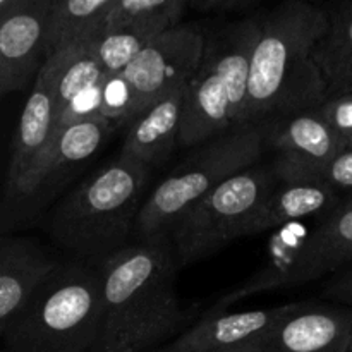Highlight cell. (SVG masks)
<instances>
[{
	"mask_svg": "<svg viewBox=\"0 0 352 352\" xmlns=\"http://www.w3.org/2000/svg\"><path fill=\"white\" fill-rule=\"evenodd\" d=\"M150 174L146 165L119 155L60 199L48 219L50 237L74 260L100 267L136 237Z\"/></svg>",
	"mask_w": 352,
	"mask_h": 352,
	"instance_id": "obj_3",
	"label": "cell"
},
{
	"mask_svg": "<svg viewBox=\"0 0 352 352\" xmlns=\"http://www.w3.org/2000/svg\"><path fill=\"white\" fill-rule=\"evenodd\" d=\"M349 352H352V339H351V346H349Z\"/></svg>",
	"mask_w": 352,
	"mask_h": 352,
	"instance_id": "obj_33",
	"label": "cell"
},
{
	"mask_svg": "<svg viewBox=\"0 0 352 352\" xmlns=\"http://www.w3.org/2000/svg\"><path fill=\"white\" fill-rule=\"evenodd\" d=\"M100 117L109 120L113 127H126L133 117V93L120 72L107 76L103 81Z\"/></svg>",
	"mask_w": 352,
	"mask_h": 352,
	"instance_id": "obj_24",
	"label": "cell"
},
{
	"mask_svg": "<svg viewBox=\"0 0 352 352\" xmlns=\"http://www.w3.org/2000/svg\"><path fill=\"white\" fill-rule=\"evenodd\" d=\"M342 199L323 181H277L248 223L244 237L272 232L289 222L325 219Z\"/></svg>",
	"mask_w": 352,
	"mask_h": 352,
	"instance_id": "obj_18",
	"label": "cell"
},
{
	"mask_svg": "<svg viewBox=\"0 0 352 352\" xmlns=\"http://www.w3.org/2000/svg\"><path fill=\"white\" fill-rule=\"evenodd\" d=\"M58 261L31 237L0 239V352L6 330Z\"/></svg>",
	"mask_w": 352,
	"mask_h": 352,
	"instance_id": "obj_16",
	"label": "cell"
},
{
	"mask_svg": "<svg viewBox=\"0 0 352 352\" xmlns=\"http://www.w3.org/2000/svg\"><path fill=\"white\" fill-rule=\"evenodd\" d=\"M323 298L352 308V268L337 275L332 282L325 285L323 289Z\"/></svg>",
	"mask_w": 352,
	"mask_h": 352,
	"instance_id": "obj_27",
	"label": "cell"
},
{
	"mask_svg": "<svg viewBox=\"0 0 352 352\" xmlns=\"http://www.w3.org/2000/svg\"><path fill=\"white\" fill-rule=\"evenodd\" d=\"M186 86L167 93L127 122L126 138L120 148L122 157L133 158L150 170L170 158L179 146Z\"/></svg>",
	"mask_w": 352,
	"mask_h": 352,
	"instance_id": "obj_17",
	"label": "cell"
},
{
	"mask_svg": "<svg viewBox=\"0 0 352 352\" xmlns=\"http://www.w3.org/2000/svg\"><path fill=\"white\" fill-rule=\"evenodd\" d=\"M342 150L320 107L292 112L270 122L268 160L277 181H322L323 170Z\"/></svg>",
	"mask_w": 352,
	"mask_h": 352,
	"instance_id": "obj_11",
	"label": "cell"
},
{
	"mask_svg": "<svg viewBox=\"0 0 352 352\" xmlns=\"http://www.w3.org/2000/svg\"><path fill=\"white\" fill-rule=\"evenodd\" d=\"M116 127L103 117L57 127L50 143L21 182L16 198L0 215V239L12 236L52 203L65 182L100 151Z\"/></svg>",
	"mask_w": 352,
	"mask_h": 352,
	"instance_id": "obj_8",
	"label": "cell"
},
{
	"mask_svg": "<svg viewBox=\"0 0 352 352\" xmlns=\"http://www.w3.org/2000/svg\"><path fill=\"white\" fill-rule=\"evenodd\" d=\"M320 220L289 222L272 230L261 267L206 313L223 311L250 296L298 287L323 277L315 248V232Z\"/></svg>",
	"mask_w": 352,
	"mask_h": 352,
	"instance_id": "obj_10",
	"label": "cell"
},
{
	"mask_svg": "<svg viewBox=\"0 0 352 352\" xmlns=\"http://www.w3.org/2000/svg\"><path fill=\"white\" fill-rule=\"evenodd\" d=\"M325 24L323 7L309 0H284L261 14L243 126L274 122L325 102V82L313 58Z\"/></svg>",
	"mask_w": 352,
	"mask_h": 352,
	"instance_id": "obj_2",
	"label": "cell"
},
{
	"mask_svg": "<svg viewBox=\"0 0 352 352\" xmlns=\"http://www.w3.org/2000/svg\"><path fill=\"white\" fill-rule=\"evenodd\" d=\"M260 16L226 23L203 33V55L182 105L179 146L195 148L243 126L251 52Z\"/></svg>",
	"mask_w": 352,
	"mask_h": 352,
	"instance_id": "obj_5",
	"label": "cell"
},
{
	"mask_svg": "<svg viewBox=\"0 0 352 352\" xmlns=\"http://www.w3.org/2000/svg\"><path fill=\"white\" fill-rule=\"evenodd\" d=\"M160 352H201V351H160ZM208 352H260L258 351V346L254 347H243V349H232V351H208Z\"/></svg>",
	"mask_w": 352,
	"mask_h": 352,
	"instance_id": "obj_29",
	"label": "cell"
},
{
	"mask_svg": "<svg viewBox=\"0 0 352 352\" xmlns=\"http://www.w3.org/2000/svg\"><path fill=\"white\" fill-rule=\"evenodd\" d=\"M6 96V91H3V78H2V58H0V98Z\"/></svg>",
	"mask_w": 352,
	"mask_h": 352,
	"instance_id": "obj_31",
	"label": "cell"
},
{
	"mask_svg": "<svg viewBox=\"0 0 352 352\" xmlns=\"http://www.w3.org/2000/svg\"><path fill=\"white\" fill-rule=\"evenodd\" d=\"M315 248L323 275L352 263V196L344 198L332 213L320 220Z\"/></svg>",
	"mask_w": 352,
	"mask_h": 352,
	"instance_id": "obj_22",
	"label": "cell"
},
{
	"mask_svg": "<svg viewBox=\"0 0 352 352\" xmlns=\"http://www.w3.org/2000/svg\"><path fill=\"white\" fill-rule=\"evenodd\" d=\"M322 181L342 198L352 196V148H344L333 157L323 170Z\"/></svg>",
	"mask_w": 352,
	"mask_h": 352,
	"instance_id": "obj_26",
	"label": "cell"
},
{
	"mask_svg": "<svg viewBox=\"0 0 352 352\" xmlns=\"http://www.w3.org/2000/svg\"><path fill=\"white\" fill-rule=\"evenodd\" d=\"M47 2H50V3H52V6H54V3H55V2H57V0H47Z\"/></svg>",
	"mask_w": 352,
	"mask_h": 352,
	"instance_id": "obj_32",
	"label": "cell"
},
{
	"mask_svg": "<svg viewBox=\"0 0 352 352\" xmlns=\"http://www.w3.org/2000/svg\"><path fill=\"white\" fill-rule=\"evenodd\" d=\"M102 329V277L82 261H58L6 330L2 352H93Z\"/></svg>",
	"mask_w": 352,
	"mask_h": 352,
	"instance_id": "obj_4",
	"label": "cell"
},
{
	"mask_svg": "<svg viewBox=\"0 0 352 352\" xmlns=\"http://www.w3.org/2000/svg\"><path fill=\"white\" fill-rule=\"evenodd\" d=\"M172 28L165 21L141 19L119 26L103 28L86 36L89 50L107 76L119 74L157 34Z\"/></svg>",
	"mask_w": 352,
	"mask_h": 352,
	"instance_id": "obj_20",
	"label": "cell"
},
{
	"mask_svg": "<svg viewBox=\"0 0 352 352\" xmlns=\"http://www.w3.org/2000/svg\"><path fill=\"white\" fill-rule=\"evenodd\" d=\"M275 184L270 164L260 160L186 210L167 230L177 267L206 260L244 237L248 223Z\"/></svg>",
	"mask_w": 352,
	"mask_h": 352,
	"instance_id": "obj_7",
	"label": "cell"
},
{
	"mask_svg": "<svg viewBox=\"0 0 352 352\" xmlns=\"http://www.w3.org/2000/svg\"><path fill=\"white\" fill-rule=\"evenodd\" d=\"M21 2H23V0H0V16H3L7 10H10L12 7H16L17 3Z\"/></svg>",
	"mask_w": 352,
	"mask_h": 352,
	"instance_id": "obj_30",
	"label": "cell"
},
{
	"mask_svg": "<svg viewBox=\"0 0 352 352\" xmlns=\"http://www.w3.org/2000/svg\"><path fill=\"white\" fill-rule=\"evenodd\" d=\"M52 3L23 0L0 16V58L6 95L36 78L47 58V31Z\"/></svg>",
	"mask_w": 352,
	"mask_h": 352,
	"instance_id": "obj_13",
	"label": "cell"
},
{
	"mask_svg": "<svg viewBox=\"0 0 352 352\" xmlns=\"http://www.w3.org/2000/svg\"><path fill=\"white\" fill-rule=\"evenodd\" d=\"M248 2L251 0H186V6H191L198 10H229L246 6Z\"/></svg>",
	"mask_w": 352,
	"mask_h": 352,
	"instance_id": "obj_28",
	"label": "cell"
},
{
	"mask_svg": "<svg viewBox=\"0 0 352 352\" xmlns=\"http://www.w3.org/2000/svg\"><path fill=\"white\" fill-rule=\"evenodd\" d=\"M352 308L337 302H292L258 346L260 352H349Z\"/></svg>",
	"mask_w": 352,
	"mask_h": 352,
	"instance_id": "obj_12",
	"label": "cell"
},
{
	"mask_svg": "<svg viewBox=\"0 0 352 352\" xmlns=\"http://www.w3.org/2000/svg\"><path fill=\"white\" fill-rule=\"evenodd\" d=\"M268 129L270 122L236 126L192 148V153L143 201L136 219V239L167 234L196 201L237 172L263 160Z\"/></svg>",
	"mask_w": 352,
	"mask_h": 352,
	"instance_id": "obj_6",
	"label": "cell"
},
{
	"mask_svg": "<svg viewBox=\"0 0 352 352\" xmlns=\"http://www.w3.org/2000/svg\"><path fill=\"white\" fill-rule=\"evenodd\" d=\"M184 6L186 0H116L98 30L141 19L165 21L170 26H175Z\"/></svg>",
	"mask_w": 352,
	"mask_h": 352,
	"instance_id": "obj_23",
	"label": "cell"
},
{
	"mask_svg": "<svg viewBox=\"0 0 352 352\" xmlns=\"http://www.w3.org/2000/svg\"><path fill=\"white\" fill-rule=\"evenodd\" d=\"M96 268L102 277V329L93 352H144L188 320L167 234L138 239Z\"/></svg>",
	"mask_w": 352,
	"mask_h": 352,
	"instance_id": "obj_1",
	"label": "cell"
},
{
	"mask_svg": "<svg viewBox=\"0 0 352 352\" xmlns=\"http://www.w3.org/2000/svg\"><path fill=\"white\" fill-rule=\"evenodd\" d=\"M116 0H57L47 31V55L95 33Z\"/></svg>",
	"mask_w": 352,
	"mask_h": 352,
	"instance_id": "obj_21",
	"label": "cell"
},
{
	"mask_svg": "<svg viewBox=\"0 0 352 352\" xmlns=\"http://www.w3.org/2000/svg\"><path fill=\"white\" fill-rule=\"evenodd\" d=\"M55 119L57 117H55L50 79L47 69L41 64L10 144L9 167L0 191V215L9 208L23 179L50 143L55 133Z\"/></svg>",
	"mask_w": 352,
	"mask_h": 352,
	"instance_id": "obj_14",
	"label": "cell"
},
{
	"mask_svg": "<svg viewBox=\"0 0 352 352\" xmlns=\"http://www.w3.org/2000/svg\"><path fill=\"white\" fill-rule=\"evenodd\" d=\"M291 305L239 313H205L168 346L170 351H232L260 346Z\"/></svg>",
	"mask_w": 352,
	"mask_h": 352,
	"instance_id": "obj_15",
	"label": "cell"
},
{
	"mask_svg": "<svg viewBox=\"0 0 352 352\" xmlns=\"http://www.w3.org/2000/svg\"><path fill=\"white\" fill-rule=\"evenodd\" d=\"M201 55L203 31L192 24H175L148 41L120 72L133 93V117L167 93L188 85Z\"/></svg>",
	"mask_w": 352,
	"mask_h": 352,
	"instance_id": "obj_9",
	"label": "cell"
},
{
	"mask_svg": "<svg viewBox=\"0 0 352 352\" xmlns=\"http://www.w3.org/2000/svg\"><path fill=\"white\" fill-rule=\"evenodd\" d=\"M322 7L327 24L313 58L330 98L352 91V0H329Z\"/></svg>",
	"mask_w": 352,
	"mask_h": 352,
	"instance_id": "obj_19",
	"label": "cell"
},
{
	"mask_svg": "<svg viewBox=\"0 0 352 352\" xmlns=\"http://www.w3.org/2000/svg\"><path fill=\"white\" fill-rule=\"evenodd\" d=\"M320 112L339 138L342 150L352 148V91L327 98L320 105Z\"/></svg>",
	"mask_w": 352,
	"mask_h": 352,
	"instance_id": "obj_25",
	"label": "cell"
}]
</instances>
